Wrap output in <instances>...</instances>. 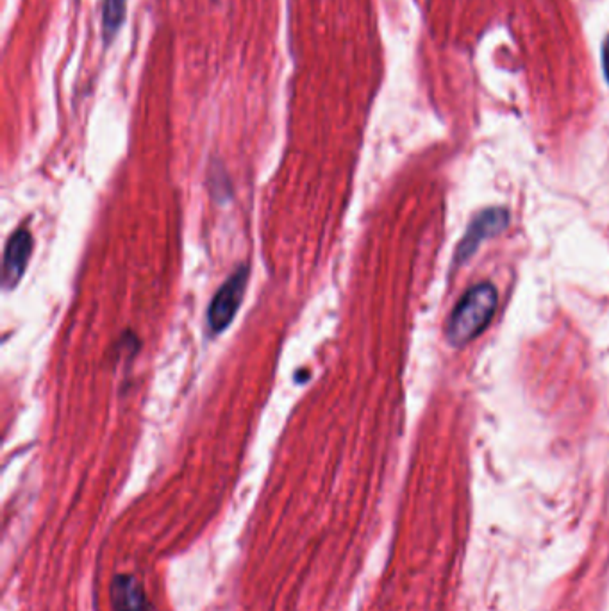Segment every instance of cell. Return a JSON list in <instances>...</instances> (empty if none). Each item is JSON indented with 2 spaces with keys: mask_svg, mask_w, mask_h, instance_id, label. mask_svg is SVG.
<instances>
[{
  "mask_svg": "<svg viewBox=\"0 0 609 611\" xmlns=\"http://www.w3.org/2000/svg\"><path fill=\"white\" fill-rule=\"evenodd\" d=\"M497 290L492 283L484 281L468 288L458 306L452 311L447 327V338L454 347H463L474 342L477 336L490 326L497 310Z\"/></svg>",
  "mask_w": 609,
  "mask_h": 611,
  "instance_id": "1",
  "label": "cell"
},
{
  "mask_svg": "<svg viewBox=\"0 0 609 611\" xmlns=\"http://www.w3.org/2000/svg\"><path fill=\"white\" fill-rule=\"evenodd\" d=\"M508 224L509 213L504 208L484 210L479 217L474 218V222L468 226L467 233L459 243L456 263H465L470 256L476 254L481 243L502 233Z\"/></svg>",
  "mask_w": 609,
  "mask_h": 611,
  "instance_id": "3",
  "label": "cell"
},
{
  "mask_svg": "<svg viewBox=\"0 0 609 611\" xmlns=\"http://www.w3.org/2000/svg\"><path fill=\"white\" fill-rule=\"evenodd\" d=\"M109 592L115 611H151L145 588L133 574H117Z\"/></svg>",
  "mask_w": 609,
  "mask_h": 611,
  "instance_id": "5",
  "label": "cell"
},
{
  "mask_svg": "<svg viewBox=\"0 0 609 611\" xmlns=\"http://www.w3.org/2000/svg\"><path fill=\"white\" fill-rule=\"evenodd\" d=\"M127 0H104L102 2V34L109 43L117 36L126 20Z\"/></svg>",
  "mask_w": 609,
  "mask_h": 611,
  "instance_id": "6",
  "label": "cell"
},
{
  "mask_svg": "<svg viewBox=\"0 0 609 611\" xmlns=\"http://www.w3.org/2000/svg\"><path fill=\"white\" fill-rule=\"evenodd\" d=\"M247 281H249V268L240 267L224 285L218 288L208 310V326L213 335L222 333L233 322L236 313L240 310Z\"/></svg>",
  "mask_w": 609,
  "mask_h": 611,
  "instance_id": "2",
  "label": "cell"
},
{
  "mask_svg": "<svg viewBox=\"0 0 609 611\" xmlns=\"http://www.w3.org/2000/svg\"><path fill=\"white\" fill-rule=\"evenodd\" d=\"M31 251H33V235L26 229H20L9 238L4 252V283L8 288L17 285L20 277L24 276Z\"/></svg>",
  "mask_w": 609,
  "mask_h": 611,
  "instance_id": "4",
  "label": "cell"
},
{
  "mask_svg": "<svg viewBox=\"0 0 609 611\" xmlns=\"http://www.w3.org/2000/svg\"><path fill=\"white\" fill-rule=\"evenodd\" d=\"M602 68L609 83V36H606V40L602 43Z\"/></svg>",
  "mask_w": 609,
  "mask_h": 611,
  "instance_id": "7",
  "label": "cell"
}]
</instances>
